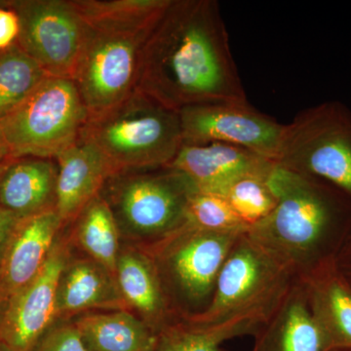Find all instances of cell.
<instances>
[{"instance_id": "f1b7e54d", "label": "cell", "mask_w": 351, "mask_h": 351, "mask_svg": "<svg viewBox=\"0 0 351 351\" xmlns=\"http://www.w3.org/2000/svg\"><path fill=\"white\" fill-rule=\"evenodd\" d=\"M20 219L12 212L0 205V263L3 260L7 247L10 243Z\"/></svg>"}, {"instance_id": "d6a6232c", "label": "cell", "mask_w": 351, "mask_h": 351, "mask_svg": "<svg viewBox=\"0 0 351 351\" xmlns=\"http://www.w3.org/2000/svg\"><path fill=\"white\" fill-rule=\"evenodd\" d=\"M0 351H13L11 350L10 348H9L8 346L5 345V343H2L1 341H0Z\"/></svg>"}, {"instance_id": "8fae6325", "label": "cell", "mask_w": 351, "mask_h": 351, "mask_svg": "<svg viewBox=\"0 0 351 351\" xmlns=\"http://www.w3.org/2000/svg\"><path fill=\"white\" fill-rule=\"evenodd\" d=\"M184 145L244 147L276 162L285 125L249 103L208 104L180 110Z\"/></svg>"}, {"instance_id": "836d02e7", "label": "cell", "mask_w": 351, "mask_h": 351, "mask_svg": "<svg viewBox=\"0 0 351 351\" xmlns=\"http://www.w3.org/2000/svg\"><path fill=\"white\" fill-rule=\"evenodd\" d=\"M331 351H351V350H334Z\"/></svg>"}, {"instance_id": "3957f363", "label": "cell", "mask_w": 351, "mask_h": 351, "mask_svg": "<svg viewBox=\"0 0 351 351\" xmlns=\"http://www.w3.org/2000/svg\"><path fill=\"white\" fill-rule=\"evenodd\" d=\"M276 207L247 235L297 277L332 262L331 239L351 218V199L332 184L276 165L267 179Z\"/></svg>"}, {"instance_id": "ffe728a7", "label": "cell", "mask_w": 351, "mask_h": 351, "mask_svg": "<svg viewBox=\"0 0 351 351\" xmlns=\"http://www.w3.org/2000/svg\"><path fill=\"white\" fill-rule=\"evenodd\" d=\"M299 278L314 319L324 334L327 351L351 350V288L334 261Z\"/></svg>"}, {"instance_id": "7c38bea8", "label": "cell", "mask_w": 351, "mask_h": 351, "mask_svg": "<svg viewBox=\"0 0 351 351\" xmlns=\"http://www.w3.org/2000/svg\"><path fill=\"white\" fill-rule=\"evenodd\" d=\"M73 250L66 226L36 277L7 299L0 341L13 351H31L55 322L58 281Z\"/></svg>"}, {"instance_id": "4316f807", "label": "cell", "mask_w": 351, "mask_h": 351, "mask_svg": "<svg viewBox=\"0 0 351 351\" xmlns=\"http://www.w3.org/2000/svg\"><path fill=\"white\" fill-rule=\"evenodd\" d=\"M31 351H89L75 321H55Z\"/></svg>"}, {"instance_id": "e0dca14e", "label": "cell", "mask_w": 351, "mask_h": 351, "mask_svg": "<svg viewBox=\"0 0 351 351\" xmlns=\"http://www.w3.org/2000/svg\"><path fill=\"white\" fill-rule=\"evenodd\" d=\"M56 209L21 219L0 263L7 299L36 277L64 228Z\"/></svg>"}, {"instance_id": "9a60e30c", "label": "cell", "mask_w": 351, "mask_h": 351, "mask_svg": "<svg viewBox=\"0 0 351 351\" xmlns=\"http://www.w3.org/2000/svg\"><path fill=\"white\" fill-rule=\"evenodd\" d=\"M129 311L117 276L73 248L58 281L55 321L73 320L93 311Z\"/></svg>"}, {"instance_id": "4dcf8cb0", "label": "cell", "mask_w": 351, "mask_h": 351, "mask_svg": "<svg viewBox=\"0 0 351 351\" xmlns=\"http://www.w3.org/2000/svg\"><path fill=\"white\" fill-rule=\"evenodd\" d=\"M7 297L2 289L1 283H0V319H1L2 313H3L4 306H5Z\"/></svg>"}, {"instance_id": "52a82bcc", "label": "cell", "mask_w": 351, "mask_h": 351, "mask_svg": "<svg viewBox=\"0 0 351 351\" xmlns=\"http://www.w3.org/2000/svg\"><path fill=\"white\" fill-rule=\"evenodd\" d=\"M246 232H209L186 221L163 239L142 246L154 258L168 297L181 318L207 308L226 258Z\"/></svg>"}, {"instance_id": "30bf717a", "label": "cell", "mask_w": 351, "mask_h": 351, "mask_svg": "<svg viewBox=\"0 0 351 351\" xmlns=\"http://www.w3.org/2000/svg\"><path fill=\"white\" fill-rule=\"evenodd\" d=\"M20 20L17 45L49 76L73 80L85 40L73 0H8Z\"/></svg>"}, {"instance_id": "9c48e42d", "label": "cell", "mask_w": 351, "mask_h": 351, "mask_svg": "<svg viewBox=\"0 0 351 351\" xmlns=\"http://www.w3.org/2000/svg\"><path fill=\"white\" fill-rule=\"evenodd\" d=\"M276 163L332 184L351 199V110L332 101L307 108L285 125Z\"/></svg>"}, {"instance_id": "44dd1931", "label": "cell", "mask_w": 351, "mask_h": 351, "mask_svg": "<svg viewBox=\"0 0 351 351\" xmlns=\"http://www.w3.org/2000/svg\"><path fill=\"white\" fill-rule=\"evenodd\" d=\"M73 321L89 351H154L158 338L130 311H93Z\"/></svg>"}, {"instance_id": "7402d4cb", "label": "cell", "mask_w": 351, "mask_h": 351, "mask_svg": "<svg viewBox=\"0 0 351 351\" xmlns=\"http://www.w3.org/2000/svg\"><path fill=\"white\" fill-rule=\"evenodd\" d=\"M66 226L75 250L115 274L121 237L112 210L103 196H95Z\"/></svg>"}, {"instance_id": "7a4b0ae2", "label": "cell", "mask_w": 351, "mask_h": 351, "mask_svg": "<svg viewBox=\"0 0 351 351\" xmlns=\"http://www.w3.org/2000/svg\"><path fill=\"white\" fill-rule=\"evenodd\" d=\"M85 40L73 82L89 117L137 90L143 52L169 0H73Z\"/></svg>"}, {"instance_id": "d6986e66", "label": "cell", "mask_w": 351, "mask_h": 351, "mask_svg": "<svg viewBox=\"0 0 351 351\" xmlns=\"http://www.w3.org/2000/svg\"><path fill=\"white\" fill-rule=\"evenodd\" d=\"M58 172L55 158L11 159L0 182V205L20 219L56 209Z\"/></svg>"}, {"instance_id": "6da1fadb", "label": "cell", "mask_w": 351, "mask_h": 351, "mask_svg": "<svg viewBox=\"0 0 351 351\" xmlns=\"http://www.w3.org/2000/svg\"><path fill=\"white\" fill-rule=\"evenodd\" d=\"M137 90L177 112L248 103L218 1L169 0L145 43Z\"/></svg>"}, {"instance_id": "277c9868", "label": "cell", "mask_w": 351, "mask_h": 351, "mask_svg": "<svg viewBox=\"0 0 351 351\" xmlns=\"http://www.w3.org/2000/svg\"><path fill=\"white\" fill-rule=\"evenodd\" d=\"M83 134L115 173L168 167L184 144L180 112L138 90L107 112L89 117Z\"/></svg>"}, {"instance_id": "cb8c5ba5", "label": "cell", "mask_w": 351, "mask_h": 351, "mask_svg": "<svg viewBox=\"0 0 351 351\" xmlns=\"http://www.w3.org/2000/svg\"><path fill=\"white\" fill-rule=\"evenodd\" d=\"M48 76L17 44L0 52V119L22 105Z\"/></svg>"}, {"instance_id": "603a6c76", "label": "cell", "mask_w": 351, "mask_h": 351, "mask_svg": "<svg viewBox=\"0 0 351 351\" xmlns=\"http://www.w3.org/2000/svg\"><path fill=\"white\" fill-rule=\"evenodd\" d=\"M263 323L252 317L233 318L213 325L181 319L158 335L154 351H226L223 343L245 335L254 336Z\"/></svg>"}, {"instance_id": "ba28073f", "label": "cell", "mask_w": 351, "mask_h": 351, "mask_svg": "<svg viewBox=\"0 0 351 351\" xmlns=\"http://www.w3.org/2000/svg\"><path fill=\"white\" fill-rule=\"evenodd\" d=\"M89 119L73 80L48 76L15 110L0 119L11 158H56L82 137Z\"/></svg>"}, {"instance_id": "484cf974", "label": "cell", "mask_w": 351, "mask_h": 351, "mask_svg": "<svg viewBox=\"0 0 351 351\" xmlns=\"http://www.w3.org/2000/svg\"><path fill=\"white\" fill-rule=\"evenodd\" d=\"M186 221L209 232L248 230L223 196L195 191L189 197Z\"/></svg>"}, {"instance_id": "d4e9b609", "label": "cell", "mask_w": 351, "mask_h": 351, "mask_svg": "<svg viewBox=\"0 0 351 351\" xmlns=\"http://www.w3.org/2000/svg\"><path fill=\"white\" fill-rule=\"evenodd\" d=\"M245 226L257 225L276 207L277 198L267 180L248 178L233 184L223 196Z\"/></svg>"}, {"instance_id": "5bb4252c", "label": "cell", "mask_w": 351, "mask_h": 351, "mask_svg": "<svg viewBox=\"0 0 351 351\" xmlns=\"http://www.w3.org/2000/svg\"><path fill=\"white\" fill-rule=\"evenodd\" d=\"M115 276L129 311L157 336L182 319L168 297L154 258L144 247L121 244Z\"/></svg>"}, {"instance_id": "4fadbf2b", "label": "cell", "mask_w": 351, "mask_h": 351, "mask_svg": "<svg viewBox=\"0 0 351 351\" xmlns=\"http://www.w3.org/2000/svg\"><path fill=\"white\" fill-rule=\"evenodd\" d=\"M276 163L237 145L210 143L184 145L168 167L179 171L196 191L225 196L233 184L248 178L267 180Z\"/></svg>"}, {"instance_id": "8992f818", "label": "cell", "mask_w": 351, "mask_h": 351, "mask_svg": "<svg viewBox=\"0 0 351 351\" xmlns=\"http://www.w3.org/2000/svg\"><path fill=\"white\" fill-rule=\"evenodd\" d=\"M297 276L244 232L219 271L213 297L203 313L182 319L213 325L237 317L265 322Z\"/></svg>"}, {"instance_id": "5b68a950", "label": "cell", "mask_w": 351, "mask_h": 351, "mask_svg": "<svg viewBox=\"0 0 351 351\" xmlns=\"http://www.w3.org/2000/svg\"><path fill=\"white\" fill-rule=\"evenodd\" d=\"M195 191L181 172L162 167L115 173L100 195L112 210L122 243L147 246L186 225Z\"/></svg>"}, {"instance_id": "ac0fdd59", "label": "cell", "mask_w": 351, "mask_h": 351, "mask_svg": "<svg viewBox=\"0 0 351 351\" xmlns=\"http://www.w3.org/2000/svg\"><path fill=\"white\" fill-rule=\"evenodd\" d=\"M254 338L253 351H327L324 334L314 319L299 277Z\"/></svg>"}, {"instance_id": "f546056e", "label": "cell", "mask_w": 351, "mask_h": 351, "mask_svg": "<svg viewBox=\"0 0 351 351\" xmlns=\"http://www.w3.org/2000/svg\"><path fill=\"white\" fill-rule=\"evenodd\" d=\"M9 158H11L10 152H9V149L8 147H7L5 138H4L1 128H0V162H2V161L4 160H7V159Z\"/></svg>"}, {"instance_id": "1f68e13d", "label": "cell", "mask_w": 351, "mask_h": 351, "mask_svg": "<svg viewBox=\"0 0 351 351\" xmlns=\"http://www.w3.org/2000/svg\"><path fill=\"white\" fill-rule=\"evenodd\" d=\"M11 159L13 158H9L7 159V160H4L2 161V162H0V182H1L2 177H3L4 172H5L8 164L10 163Z\"/></svg>"}, {"instance_id": "83f0119b", "label": "cell", "mask_w": 351, "mask_h": 351, "mask_svg": "<svg viewBox=\"0 0 351 351\" xmlns=\"http://www.w3.org/2000/svg\"><path fill=\"white\" fill-rule=\"evenodd\" d=\"M20 34V20L17 13L7 5V1H0V52L17 44Z\"/></svg>"}, {"instance_id": "2e32d148", "label": "cell", "mask_w": 351, "mask_h": 351, "mask_svg": "<svg viewBox=\"0 0 351 351\" xmlns=\"http://www.w3.org/2000/svg\"><path fill=\"white\" fill-rule=\"evenodd\" d=\"M56 210L68 226L115 174L108 159L84 134L56 157Z\"/></svg>"}]
</instances>
